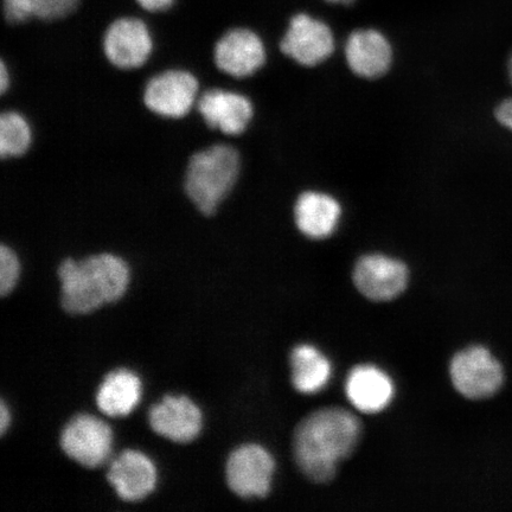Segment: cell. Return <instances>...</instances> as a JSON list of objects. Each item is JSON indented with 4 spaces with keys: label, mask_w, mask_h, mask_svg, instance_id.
Here are the masks:
<instances>
[{
    "label": "cell",
    "mask_w": 512,
    "mask_h": 512,
    "mask_svg": "<svg viewBox=\"0 0 512 512\" xmlns=\"http://www.w3.org/2000/svg\"><path fill=\"white\" fill-rule=\"evenodd\" d=\"M56 274L62 309L70 315H88L125 296L131 284L132 268L123 254L96 251L64 256Z\"/></svg>",
    "instance_id": "cell-1"
},
{
    "label": "cell",
    "mask_w": 512,
    "mask_h": 512,
    "mask_svg": "<svg viewBox=\"0 0 512 512\" xmlns=\"http://www.w3.org/2000/svg\"><path fill=\"white\" fill-rule=\"evenodd\" d=\"M361 432L360 420L347 409L324 408L306 416L293 437L299 469L312 482H331L338 463L355 451Z\"/></svg>",
    "instance_id": "cell-2"
},
{
    "label": "cell",
    "mask_w": 512,
    "mask_h": 512,
    "mask_svg": "<svg viewBox=\"0 0 512 512\" xmlns=\"http://www.w3.org/2000/svg\"><path fill=\"white\" fill-rule=\"evenodd\" d=\"M242 175L243 157L238 144L219 137L191 153L182 187L192 207L211 216L234 195Z\"/></svg>",
    "instance_id": "cell-3"
},
{
    "label": "cell",
    "mask_w": 512,
    "mask_h": 512,
    "mask_svg": "<svg viewBox=\"0 0 512 512\" xmlns=\"http://www.w3.org/2000/svg\"><path fill=\"white\" fill-rule=\"evenodd\" d=\"M203 83L191 69L170 66L146 76L142 102L147 111L164 120H183L195 113Z\"/></svg>",
    "instance_id": "cell-4"
},
{
    "label": "cell",
    "mask_w": 512,
    "mask_h": 512,
    "mask_svg": "<svg viewBox=\"0 0 512 512\" xmlns=\"http://www.w3.org/2000/svg\"><path fill=\"white\" fill-rule=\"evenodd\" d=\"M211 62L216 74L209 86L245 81L265 67L266 47L255 31L232 28L216 38L211 49Z\"/></svg>",
    "instance_id": "cell-5"
},
{
    "label": "cell",
    "mask_w": 512,
    "mask_h": 512,
    "mask_svg": "<svg viewBox=\"0 0 512 512\" xmlns=\"http://www.w3.org/2000/svg\"><path fill=\"white\" fill-rule=\"evenodd\" d=\"M195 113L216 136L238 139L245 136L251 127L255 106L246 93L223 83L202 89Z\"/></svg>",
    "instance_id": "cell-6"
},
{
    "label": "cell",
    "mask_w": 512,
    "mask_h": 512,
    "mask_svg": "<svg viewBox=\"0 0 512 512\" xmlns=\"http://www.w3.org/2000/svg\"><path fill=\"white\" fill-rule=\"evenodd\" d=\"M102 55L121 72H137L149 66L156 53V37L142 18L125 16L107 25L100 41Z\"/></svg>",
    "instance_id": "cell-7"
},
{
    "label": "cell",
    "mask_w": 512,
    "mask_h": 512,
    "mask_svg": "<svg viewBox=\"0 0 512 512\" xmlns=\"http://www.w3.org/2000/svg\"><path fill=\"white\" fill-rule=\"evenodd\" d=\"M450 375L454 388L471 400L494 396L504 383V369L482 345H473L453 357Z\"/></svg>",
    "instance_id": "cell-8"
},
{
    "label": "cell",
    "mask_w": 512,
    "mask_h": 512,
    "mask_svg": "<svg viewBox=\"0 0 512 512\" xmlns=\"http://www.w3.org/2000/svg\"><path fill=\"white\" fill-rule=\"evenodd\" d=\"M60 446L73 462L96 469L111 456L113 431L104 420L91 414H79L63 428Z\"/></svg>",
    "instance_id": "cell-9"
},
{
    "label": "cell",
    "mask_w": 512,
    "mask_h": 512,
    "mask_svg": "<svg viewBox=\"0 0 512 512\" xmlns=\"http://www.w3.org/2000/svg\"><path fill=\"white\" fill-rule=\"evenodd\" d=\"M274 471V459L266 448L242 445L227 460V484L241 498H265L271 492Z\"/></svg>",
    "instance_id": "cell-10"
},
{
    "label": "cell",
    "mask_w": 512,
    "mask_h": 512,
    "mask_svg": "<svg viewBox=\"0 0 512 512\" xmlns=\"http://www.w3.org/2000/svg\"><path fill=\"white\" fill-rule=\"evenodd\" d=\"M408 268L400 260L381 254H370L358 260L354 283L364 297L374 302H388L406 290Z\"/></svg>",
    "instance_id": "cell-11"
},
{
    "label": "cell",
    "mask_w": 512,
    "mask_h": 512,
    "mask_svg": "<svg viewBox=\"0 0 512 512\" xmlns=\"http://www.w3.org/2000/svg\"><path fill=\"white\" fill-rule=\"evenodd\" d=\"M152 431L177 444L197 439L203 427L201 408L185 395H166L149 411Z\"/></svg>",
    "instance_id": "cell-12"
},
{
    "label": "cell",
    "mask_w": 512,
    "mask_h": 512,
    "mask_svg": "<svg viewBox=\"0 0 512 512\" xmlns=\"http://www.w3.org/2000/svg\"><path fill=\"white\" fill-rule=\"evenodd\" d=\"M280 49L305 67H315L334 53V35L328 25L307 15L292 18Z\"/></svg>",
    "instance_id": "cell-13"
},
{
    "label": "cell",
    "mask_w": 512,
    "mask_h": 512,
    "mask_svg": "<svg viewBox=\"0 0 512 512\" xmlns=\"http://www.w3.org/2000/svg\"><path fill=\"white\" fill-rule=\"evenodd\" d=\"M107 480L124 502H140L156 489L157 467L145 453L125 450L108 467Z\"/></svg>",
    "instance_id": "cell-14"
},
{
    "label": "cell",
    "mask_w": 512,
    "mask_h": 512,
    "mask_svg": "<svg viewBox=\"0 0 512 512\" xmlns=\"http://www.w3.org/2000/svg\"><path fill=\"white\" fill-rule=\"evenodd\" d=\"M345 55L352 72L361 78H380L392 63V48L376 30L355 31L349 37Z\"/></svg>",
    "instance_id": "cell-15"
},
{
    "label": "cell",
    "mask_w": 512,
    "mask_h": 512,
    "mask_svg": "<svg viewBox=\"0 0 512 512\" xmlns=\"http://www.w3.org/2000/svg\"><path fill=\"white\" fill-rule=\"evenodd\" d=\"M345 392L358 411L374 414L382 412L392 402L394 384L381 369L358 366L350 371Z\"/></svg>",
    "instance_id": "cell-16"
},
{
    "label": "cell",
    "mask_w": 512,
    "mask_h": 512,
    "mask_svg": "<svg viewBox=\"0 0 512 512\" xmlns=\"http://www.w3.org/2000/svg\"><path fill=\"white\" fill-rule=\"evenodd\" d=\"M143 396L140 377L128 369L111 371L102 380L95 395L99 411L110 418L130 415Z\"/></svg>",
    "instance_id": "cell-17"
},
{
    "label": "cell",
    "mask_w": 512,
    "mask_h": 512,
    "mask_svg": "<svg viewBox=\"0 0 512 512\" xmlns=\"http://www.w3.org/2000/svg\"><path fill=\"white\" fill-rule=\"evenodd\" d=\"M294 214L300 232L307 238L326 239L335 232L341 206L331 196L309 191L298 198Z\"/></svg>",
    "instance_id": "cell-18"
},
{
    "label": "cell",
    "mask_w": 512,
    "mask_h": 512,
    "mask_svg": "<svg viewBox=\"0 0 512 512\" xmlns=\"http://www.w3.org/2000/svg\"><path fill=\"white\" fill-rule=\"evenodd\" d=\"M293 387L302 394H315L331 379V363L322 352L309 344L298 345L291 352Z\"/></svg>",
    "instance_id": "cell-19"
},
{
    "label": "cell",
    "mask_w": 512,
    "mask_h": 512,
    "mask_svg": "<svg viewBox=\"0 0 512 512\" xmlns=\"http://www.w3.org/2000/svg\"><path fill=\"white\" fill-rule=\"evenodd\" d=\"M35 142V126L28 115L15 107H0V160L29 155Z\"/></svg>",
    "instance_id": "cell-20"
},
{
    "label": "cell",
    "mask_w": 512,
    "mask_h": 512,
    "mask_svg": "<svg viewBox=\"0 0 512 512\" xmlns=\"http://www.w3.org/2000/svg\"><path fill=\"white\" fill-rule=\"evenodd\" d=\"M79 0H4L5 22L11 27L31 21L56 23L72 16Z\"/></svg>",
    "instance_id": "cell-21"
},
{
    "label": "cell",
    "mask_w": 512,
    "mask_h": 512,
    "mask_svg": "<svg viewBox=\"0 0 512 512\" xmlns=\"http://www.w3.org/2000/svg\"><path fill=\"white\" fill-rule=\"evenodd\" d=\"M23 271L22 256L11 243H0V294L9 296L14 292Z\"/></svg>",
    "instance_id": "cell-22"
},
{
    "label": "cell",
    "mask_w": 512,
    "mask_h": 512,
    "mask_svg": "<svg viewBox=\"0 0 512 512\" xmlns=\"http://www.w3.org/2000/svg\"><path fill=\"white\" fill-rule=\"evenodd\" d=\"M176 0H137L140 8H143L151 14H160V12L168 11L174 6Z\"/></svg>",
    "instance_id": "cell-23"
},
{
    "label": "cell",
    "mask_w": 512,
    "mask_h": 512,
    "mask_svg": "<svg viewBox=\"0 0 512 512\" xmlns=\"http://www.w3.org/2000/svg\"><path fill=\"white\" fill-rule=\"evenodd\" d=\"M496 118L503 126L512 131V98L505 100L498 106Z\"/></svg>",
    "instance_id": "cell-24"
},
{
    "label": "cell",
    "mask_w": 512,
    "mask_h": 512,
    "mask_svg": "<svg viewBox=\"0 0 512 512\" xmlns=\"http://www.w3.org/2000/svg\"><path fill=\"white\" fill-rule=\"evenodd\" d=\"M12 86V74L8 64L0 59V95H4L10 91Z\"/></svg>",
    "instance_id": "cell-25"
},
{
    "label": "cell",
    "mask_w": 512,
    "mask_h": 512,
    "mask_svg": "<svg viewBox=\"0 0 512 512\" xmlns=\"http://www.w3.org/2000/svg\"><path fill=\"white\" fill-rule=\"evenodd\" d=\"M11 412L6 402L2 400L0 403V434L5 435L11 426Z\"/></svg>",
    "instance_id": "cell-26"
},
{
    "label": "cell",
    "mask_w": 512,
    "mask_h": 512,
    "mask_svg": "<svg viewBox=\"0 0 512 512\" xmlns=\"http://www.w3.org/2000/svg\"><path fill=\"white\" fill-rule=\"evenodd\" d=\"M330 3H338V4H350L354 2V0H328Z\"/></svg>",
    "instance_id": "cell-27"
},
{
    "label": "cell",
    "mask_w": 512,
    "mask_h": 512,
    "mask_svg": "<svg viewBox=\"0 0 512 512\" xmlns=\"http://www.w3.org/2000/svg\"><path fill=\"white\" fill-rule=\"evenodd\" d=\"M508 70H509L510 81L512 83V55H511L510 60H509Z\"/></svg>",
    "instance_id": "cell-28"
}]
</instances>
